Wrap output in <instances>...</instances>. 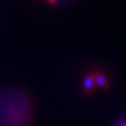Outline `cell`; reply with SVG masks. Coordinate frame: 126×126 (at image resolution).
Instances as JSON below:
<instances>
[{
  "mask_svg": "<svg viewBox=\"0 0 126 126\" xmlns=\"http://www.w3.org/2000/svg\"><path fill=\"white\" fill-rule=\"evenodd\" d=\"M114 126H126V120L123 121H119Z\"/></svg>",
  "mask_w": 126,
  "mask_h": 126,
  "instance_id": "obj_3",
  "label": "cell"
},
{
  "mask_svg": "<svg viewBox=\"0 0 126 126\" xmlns=\"http://www.w3.org/2000/svg\"><path fill=\"white\" fill-rule=\"evenodd\" d=\"M93 75H94V79L95 85L100 86L101 88H103L104 90H108L109 89V83L107 80L106 77L104 76L102 73L95 72L93 73Z\"/></svg>",
  "mask_w": 126,
  "mask_h": 126,
  "instance_id": "obj_2",
  "label": "cell"
},
{
  "mask_svg": "<svg viewBox=\"0 0 126 126\" xmlns=\"http://www.w3.org/2000/svg\"><path fill=\"white\" fill-rule=\"evenodd\" d=\"M95 88V82L94 79V75L90 74L85 78L84 82H83V89L86 94H90L91 93H93L94 91Z\"/></svg>",
  "mask_w": 126,
  "mask_h": 126,
  "instance_id": "obj_1",
  "label": "cell"
},
{
  "mask_svg": "<svg viewBox=\"0 0 126 126\" xmlns=\"http://www.w3.org/2000/svg\"><path fill=\"white\" fill-rule=\"evenodd\" d=\"M55 1H56V0H48V2H49V3H50V4H52V3H54Z\"/></svg>",
  "mask_w": 126,
  "mask_h": 126,
  "instance_id": "obj_4",
  "label": "cell"
}]
</instances>
